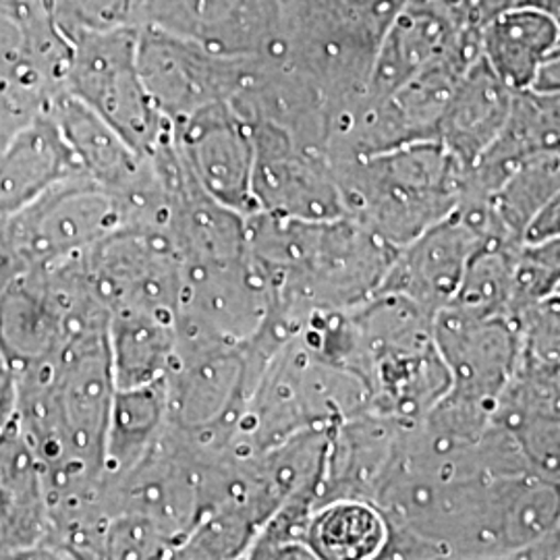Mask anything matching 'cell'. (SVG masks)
I'll return each mask as SVG.
<instances>
[{"label": "cell", "mask_w": 560, "mask_h": 560, "mask_svg": "<svg viewBox=\"0 0 560 560\" xmlns=\"http://www.w3.org/2000/svg\"><path fill=\"white\" fill-rule=\"evenodd\" d=\"M536 90H560V52L541 67Z\"/></svg>", "instance_id": "29"}, {"label": "cell", "mask_w": 560, "mask_h": 560, "mask_svg": "<svg viewBox=\"0 0 560 560\" xmlns=\"http://www.w3.org/2000/svg\"><path fill=\"white\" fill-rule=\"evenodd\" d=\"M388 521L365 499H335L320 504L307 523L305 544L316 560L381 559Z\"/></svg>", "instance_id": "20"}, {"label": "cell", "mask_w": 560, "mask_h": 560, "mask_svg": "<svg viewBox=\"0 0 560 560\" xmlns=\"http://www.w3.org/2000/svg\"><path fill=\"white\" fill-rule=\"evenodd\" d=\"M85 175L46 110L0 150V226L55 185Z\"/></svg>", "instance_id": "15"}, {"label": "cell", "mask_w": 560, "mask_h": 560, "mask_svg": "<svg viewBox=\"0 0 560 560\" xmlns=\"http://www.w3.org/2000/svg\"><path fill=\"white\" fill-rule=\"evenodd\" d=\"M467 30L436 0H407L382 36L363 104L393 94L430 60L457 46Z\"/></svg>", "instance_id": "14"}, {"label": "cell", "mask_w": 560, "mask_h": 560, "mask_svg": "<svg viewBox=\"0 0 560 560\" xmlns=\"http://www.w3.org/2000/svg\"><path fill=\"white\" fill-rule=\"evenodd\" d=\"M52 101L20 81L0 75V150L13 140L42 113L50 108Z\"/></svg>", "instance_id": "25"}, {"label": "cell", "mask_w": 560, "mask_h": 560, "mask_svg": "<svg viewBox=\"0 0 560 560\" xmlns=\"http://www.w3.org/2000/svg\"><path fill=\"white\" fill-rule=\"evenodd\" d=\"M48 536L46 471L15 418L0 432V559H42Z\"/></svg>", "instance_id": "12"}, {"label": "cell", "mask_w": 560, "mask_h": 560, "mask_svg": "<svg viewBox=\"0 0 560 560\" xmlns=\"http://www.w3.org/2000/svg\"><path fill=\"white\" fill-rule=\"evenodd\" d=\"M140 30L122 25L71 40L65 92L90 106L141 154H150L173 131L141 80Z\"/></svg>", "instance_id": "3"}, {"label": "cell", "mask_w": 560, "mask_h": 560, "mask_svg": "<svg viewBox=\"0 0 560 560\" xmlns=\"http://www.w3.org/2000/svg\"><path fill=\"white\" fill-rule=\"evenodd\" d=\"M245 222L249 252L280 312L300 328L316 310H351L370 300L397 252L351 217L300 221L254 212Z\"/></svg>", "instance_id": "1"}, {"label": "cell", "mask_w": 560, "mask_h": 560, "mask_svg": "<svg viewBox=\"0 0 560 560\" xmlns=\"http://www.w3.org/2000/svg\"><path fill=\"white\" fill-rule=\"evenodd\" d=\"M434 339L451 374L448 395L497 411L521 361L520 328L509 316L476 318L446 305Z\"/></svg>", "instance_id": "11"}, {"label": "cell", "mask_w": 560, "mask_h": 560, "mask_svg": "<svg viewBox=\"0 0 560 560\" xmlns=\"http://www.w3.org/2000/svg\"><path fill=\"white\" fill-rule=\"evenodd\" d=\"M330 164L347 217L397 249L448 217L467 196L469 168L436 140Z\"/></svg>", "instance_id": "2"}, {"label": "cell", "mask_w": 560, "mask_h": 560, "mask_svg": "<svg viewBox=\"0 0 560 560\" xmlns=\"http://www.w3.org/2000/svg\"><path fill=\"white\" fill-rule=\"evenodd\" d=\"M48 7L62 36L71 42L81 34L133 25L136 0H48Z\"/></svg>", "instance_id": "24"}, {"label": "cell", "mask_w": 560, "mask_h": 560, "mask_svg": "<svg viewBox=\"0 0 560 560\" xmlns=\"http://www.w3.org/2000/svg\"><path fill=\"white\" fill-rule=\"evenodd\" d=\"M138 30L141 80L171 125L206 102L229 101L237 90L247 59L222 57L156 27Z\"/></svg>", "instance_id": "10"}, {"label": "cell", "mask_w": 560, "mask_h": 560, "mask_svg": "<svg viewBox=\"0 0 560 560\" xmlns=\"http://www.w3.org/2000/svg\"><path fill=\"white\" fill-rule=\"evenodd\" d=\"M513 316L560 287V235L525 241L513 261Z\"/></svg>", "instance_id": "22"}, {"label": "cell", "mask_w": 560, "mask_h": 560, "mask_svg": "<svg viewBox=\"0 0 560 560\" xmlns=\"http://www.w3.org/2000/svg\"><path fill=\"white\" fill-rule=\"evenodd\" d=\"M175 546L159 523L136 513H113L104 525L102 559H173Z\"/></svg>", "instance_id": "23"}, {"label": "cell", "mask_w": 560, "mask_h": 560, "mask_svg": "<svg viewBox=\"0 0 560 560\" xmlns=\"http://www.w3.org/2000/svg\"><path fill=\"white\" fill-rule=\"evenodd\" d=\"M171 127L180 161L214 200L243 217L258 212L254 133L231 102H206Z\"/></svg>", "instance_id": "9"}, {"label": "cell", "mask_w": 560, "mask_h": 560, "mask_svg": "<svg viewBox=\"0 0 560 560\" xmlns=\"http://www.w3.org/2000/svg\"><path fill=\"white\" fill-rule=\"evenodd\" d=\"M275 312V289L252 252L233 260L183 266L179 340L245 345L264 332Z\"/></svg>", "instance_id": "5"}, {"label": "cell", "mask_w": 560, "mask_h": 560, "mask_svg": "<svg viewBox=\"0 0 560 560\" xmlns=\"http://www.w3.org/2000/svg\"><path fill=\"white\" fill-rule=\"evenodd\" d=\"M117 388L164 381L177 355V316L150 310H115L106 326Z\"/></svg>", "instance_id": "18"}, {"label": "cell", "mask_w": 560, "mask_h": 560, "mask_svg": "<svg viewBox=\"0 0 560 560\" xmlns=\"http://www.w3.org/2000/svg\"><path fill=\"white\" fill-rule=\"evenodd\" d=\"M557 48L555 21L527 4H513L481 25L480 55L513 92L534 88Z\"/></svg>", "instance_id": "17"}, {"label": "cell", "mask_w": 560, "mask_h": 560, "mask_svg": "<svg viewBox=\"0 0 560 560\" xmlns=\"http://www.w3.org/2000/svg\"><path fill=\"white\" fill-rule=\"evenodd\" d=\"M127 224L120 201L88 175L46 191L4 222V235L21 268L80 260L104 237Z\"/></svg>", "instance_id": "4"}, {"label": "cell", "mask_w": 560, "mask_h": 560, "mask_svg": "<svg viewBox=\"0 0 560 560\" xmlns=\"http://www.w3.org/2000/svg\"><path fill=\"white\" fill-rule=\"evenodd\" d=\"M488 226V200L465 196L448 217L395 252L376 293L400 295L436 316L459 291L467 264L486 243Z\"/></svg>", "instance_id": "6"}, {"label": "cell", "mask_w": 560, "mask_h": 560, "mask_svg": "<svg viewBox=\"0 0 560 560\" xmlns=\"http://www.w3.org/2000/svg\"><path fill=\"white\" fill-rule=\"evenodd\" d=\"M520 247H480L467 264L459 291L448 305L476 318H513L511 279Z\"/></svg>", "instance_id": "21"}, {"label": "cell", "mask_w": 560, "mask_h": 560, "mask_svg": "<svg viewBox=\"0 0 560 560\" xmlns=\"http://www.w3.org/2000/svg\"><path fill=\"white\" fill-rule=\"evenodd\" d=\"M168 425L164 381L117 388L104 442L102 480H117L140 463Z\"/></svg>", "instance_id": "19"}, {"label": "cell", "mask_w": 560, "mask_h": 560, "mask_svg": "<svg viewBox=\"0 0 560 560\" xmlns=\"http://www.w3.org/2000/svg\"><path fill=\"white\" fill-rule=\"evenodd\" d=\"M258 212L300 221L347 217L339 183L326 152L303 148L272 122H252Z\"/></svg>", "instance_id": "8"}, {"label": "cell", "mask_w": 560, "mask_h": 560, "mask_svg": "<svg viewBox=\"0 0 560 560\" xmlns=\"http://www.w3.org/2000/svg\"><path fill=\"white\" fill-rule=\"evenodd\" d=\"M71 324L40 268H23L0 295V355L15 376L59 358Z\"/></svg>", "instance_id": "13"}, {"label": "cell", "mask_w": 560, "mask_h": 560, "mask_svg": "<svg viewBox=\"0 0 560 560\" xmlns=\"http://www.w3.org/2000/svg\"><path fill=\"white\" fill-rule=\"evenodd\" d=\"M517 4H527V7H534L541 13H546L550 20L555 21L557 30H559V48H557V55L560 52V0H520ZM555 55V57H557Z\"/></svg>", "instance_id": "30"}, {"label": "cell", "mask_w": 560, "mask_h": 560, "mask_svg": "<svg viewBox=\"0 0 560 560\" xmlns=\"http://www.w3.org/2000/svg\"><path fill=\"white\" fill-rule=\"evenodd\" d=\"M18 418V376L0 355V432Z\"/></svg>", "instance_id": "26"}, {"label": "cell", "mask_w": 560, "mask_h": 560, "mask_svg": "<svg viewBox=\"0 0 560 560\" xmlns=\"http://www.w3.org/2000/svg\"><path fill=\"white\" fill-rule=\"evenodd\" d=\"M515 94L480 55L467 67L446 104L436 140L465 168H471L499 140Z\"/></svg>", "instance_id": "16"}, {"label": "cell", "mask_w": 560, "mask_h": 560, "mask_svg": "<svg viewBox=\"0 0 560 560\" xmlns=\"http://www.w3.org/2000/svg\"><path fill=\"white\" fill-rule=\"evenodd\" d=\"M552 235H560V191L529 222L525 241L544 240Z\"/></svg>", "instance_id": "27"}, {"label": "cell", "mask_w": 560, "mask_h": 560, "mask_svg": "<svg viewBox=\"0 0 560 560\" xmlns=\"http://www.w3.org/2000/svg\"><path fill=\"white\" fill-rule=\"evenodd\" d=\"M81 261L108 314L133 307L177 316L183 261L161 226L122 224Z\"/></svg>", "instance_id": "7"}, {"label": "cell", "mask_w": 560, "mask_h": 560, "mask_svg": "<svg viewBox=\"0 0 560 560\" xmlns=\"http://www.w3.org/2000/svg\"><path fill=\"white\" fill-rule=\"evenodd\" d=\"M557 293H559V295H560V287H559V291H557Z\"/></svg>", "instance_id": "31"}, {"label": "cell", "mask_w": 560, "mask_h": 560, "mask_svg": "<svg viewBox=\"0 0 560 560\" xmlns=\"http://www.w3.org/2000/svg\"><path fill=\"white\" fill-rule=\"evenodd\" d=\"M21 270L23 268H21L20 260L4 235V226H0V295L7 289V284L20 275Z\"/></svg>", "instance_id": "28"}]
</instances>
